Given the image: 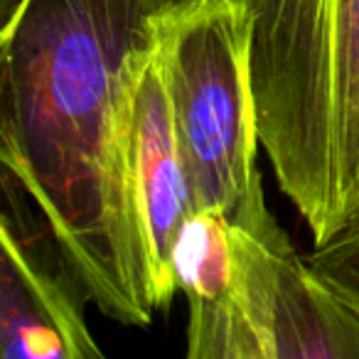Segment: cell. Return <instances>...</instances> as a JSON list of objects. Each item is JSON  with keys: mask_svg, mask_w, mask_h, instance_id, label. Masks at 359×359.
<instances>
[{"mask_svg": "<svg viewBox=\"0 0 359 359\" xmlns=\"http://www.w3.org/2000/svg\"><path fill=\"white\" fill-rule=\"evenodd\" d=\"M256 123L315 249L359 226V0H249Z\"/></svg>", "mask_w": 359, "mask_h": 359, "instance_id": "cell-2", "label": "cell"}, {"mask_svg": "<svg viewBox=\"0 0 359 359\" xmlns=\"http://www.w3.org/2000/svg\"><path fill=\"white\" fill-rule=\"evenodd\" d=\"M0 359H109L86 323L79 273L20 185L3 172Z\"/></svg>", "mask_w": 359, "mask_h": 359, "instance_id": "cell-4", "label": "cell"}, {"mask_svg": "<svg viewBox=\"0 0 359 359\" xmlns=\"http://www.w3.org/2000/svg\"><path fill=\"white\" fill-rule=\"evenodd\" d=\"M160 13L165 11H172V8H180V6H187V3H195V0H150ZM239 3H249V0H239Z\"/></svg>", "mask_w": 359, "mask_h": 359, "instance_id": "cell-10", "label": "cell"}, {"mask_svg": "<svg viewBox=\"0 0 359 359\" xmlns=\"http://www.w3.org/2000/svg\"><path fill=\"white\" fill-rule=\"evenodd\" d=\"M305 264L325 288L359 315V226L313 249Z\"/></svg>", "mask_w": 359, "mask_h": 359, "instance_id": "cell-9", "label": "cell"}, {"mask_svg": "<svg viewBox=\"0 0 359 359\" xmlns=\"http://www.w3.org/2000/svg\"><path fill=\"white\" fill-rule=\"evenodd\" d=\"M185 359H271L239 293L219 300H187Z\"/></svg>", "mask_w": 359, "mask_h": 359, "instance_id": "cell-8", "label": "cell"}, {"mask_svg": "<svg viewBox=\"0 0 359 359\" xmlns=\"http://www.w3.org/2000/svg\"><path fill=\"white\" fill-rule=\"evenodd\" d=\"M172 273L187 300H219L236 293L234 234L224 217L200 210L187 219L175 246Z\"/></svg>", "mask_w": 359, "mask_h": 359, "instance_id": "cell-7", "label": "cell"}, {"mask_svg": "<svg viewBox=\"0 0 359 359\" xmlns=\"http://www.w3.org/2000/svg\"><path fill=\"white\" fill-rule=\"evenodd\" d=\"M150 0H20L0 27V165L25 190L91 303L123 325L160 310L130 185Z\"/></svg>", "mask_w": 359, "mask_h": 359, "instance_id": "cell-1", "label": "cell"}, {"mask_svg": "<svg viewBox=\"0 0 359 359\" xmlns=\"http://www.w3.org/2000/svg\"><path fill=\"white\" fill-rule=\"evenodd\" d=\"M130 185L163 310L177 293L172 256L187 219L195 215V205L160 69L158 45L143 62L133 86Z\"/></svg>", "mask_w": 359, "mask_h": 359, "instance_id": "cell-6", "label": "cell"}, {"mask_svg": "<svg viewBox=\"0 0 359 359\" xmlns=\"http://www.w3.org/2000/svg\"><path fill=\"white\" fill-rule=\"evenodd\" d=\"M231 234L239 303L271 359H359V315L320 283L290 239Z\"/></svg>", "mask_w": 359, "mask_h": 359, "instance_id": "cell-5", "label": "cell"}, {"mask_svg": "<svg viewBox=\"0 0 359 359\" xmlns=\"http://www.w3.org/2000/svg\"><path fill=\"white\" fill-rule=\"evenodd\" d=\"M249 45L239 0H195L158 15V60L195 212H217L231 229L280 244L288 236L261 185Z\"/></svg>", "mask_w": 359, "mask_h": 359, "instance_id": "cell-3", "label": "cell"}, {"mask_svg": "<svg viewBox=\"0 0 359 359\" xmlns=\"http://www.w3.org/2000/svg\"><path fill=\"white\" fill-rule=\"evenodd\" d=\"M18 6H20V0H0V18H3V22L11 20L13 13L18 11Z\"/></svg>", "mask_w": 359, "mask_h": 359, "instance_id": "cell-11", "label": "cell"}]
</instances>
